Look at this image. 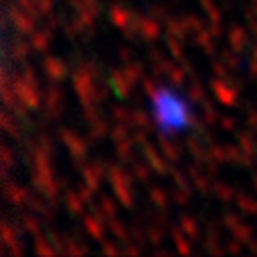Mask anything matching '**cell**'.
<instances>
[{
	"instance_id": "1",
	"label": "cell",
	"mask_w": 257,
	"mask_h": 257,
	"mask_svg": "<svg viewBox=\"0 0 257 257\" xmlns=\"http://www.w3.org/2000/svg\"><path fill=\"white\" fill-rule=\"evenodd\" d=\"M151 111H154L156 124L163 133H183L192 126V106L178 90H156L151 99Z\"/></svg>"
}]
</instances>
